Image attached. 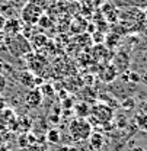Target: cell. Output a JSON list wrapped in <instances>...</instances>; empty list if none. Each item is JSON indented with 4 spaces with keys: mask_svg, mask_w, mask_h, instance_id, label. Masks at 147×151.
Returning a JSON list of instances; mask_svg holds the SVG:
<instances>
[{
    "mask_svg": "<svg viewBox=\"0 0 147 151\" xmlns=\"http://www.w3.org/2000/svg\"><path fill=\"white\" fill-rule=\"evenodd\" d=\"M69 132H70L73 141L85 142L92 134V125L85 118H74L69 125Z\"/></svg>",
    "mask_w": 147,
    "mask_h": 151,
    "instance_id": "cell-1",
    "label": "cell"
},
{
    "mask_svg": "<svg viewBox=\"0 0 147 151\" xmlns=\"http://www.w3.org/2000/svg\"><path fill=\"white\" fill-rule=\"evenodd\" d=\"M91 121L93 124H98V125H105V124H109L114 118V109L109 108V105H105V103H98V105H93L91 108Z\"/></svg>",
    "mask_w": 147,
    "mask_h": 151,
    "instance_id": "cell-2",
    "label": "cell"
},
{
    "mask_svg": "<svg viewBox=\"0 0 147 151\" xmlns=\"http://www.w3.org/2000/svg\"><path fill=\"white\" fill-rule=\"evenodd\" d=\"M42 12H44V9H41V7H38L35 4L26 1L23 4L22 10H20V20L23 23H26V25H31V26L32 25H37L39 18L44 15Z\"/></svg>",
    "mask_w": 147,
    "mask_h": 151,
    "instance_id": "cell-3",
    "label": "cell"
},
{
    "mask_svg": "<svg viewBox=\"0 0 147 151\" xmlns=\"http://www.w3.org/2000/svg\"><path fill=\"white\" fill-rule=\"evenodd\" d=\"M0 125L1 128L3 127H18V121H16V115L15 111L10 109V108H4L0 111Z\"/></svg>",
    "mask_w": 147,
    "mask_h": 151,
    "instance_id": "cell-4",
    "label": "cell"
},
{
    "mask_svg": "<svg viewBox=\"0 0 147 151\" xmlns=\"http://www.w3.org/2000/svg\"><path fill=\"white\" fill-rule=\"evenodd\" d=\"M25 102H26V106L31 108V109L41 106V103H42V93H41V90L38 87H34L32 90H29L26 93Z\"/></svg>",
    "mask_w": 147,
    "mask_h": 151,
    "instance_id": "cell-5",
    "label": "cell"
},
{
    "mask_svg": "<svg viewBox=\"0 0 147 151\" xmlns=\"http://www.w3.org/2000/svg\"><path fill=\"white\" fill-rule=\"evenodd\" d=\"M22 28H23V22L20 19L10 18L9 20H6V23L3 26V31L6 34H9V37H13V35H18L22 31Z\"/></svg>",
    "mask_w": 147,
    "mask_h": 151,
    "instance_id": "cell-6",
    "label": "cell"
},
{
    "mask_svg": "<svg viewBox=\"0 0 147 151\" xmlns=\"http://www.w3.org/2000/svg\"><path fill=\"white\" fill-rule=\"evenodd\" d=\"M88 141H89L91 150H93V151H101L102 147H104V144H105V138L99 132H92L91 137L88 138Z\"/></svg>",
    "mask_w": 147,
    "mask_h": 151,
    "instance_id": "cell-7",
    "label": "cell"
},
{
    "mask_svg": "<svg viewBox=\"0 0 147 151\" xmlns=\"http://www.w3.org/2000/svg\"><path fill=\"white\" fill-rule=\"evenodd\" d=\"M34 78L35 74L32 71H28V70H23L18 74V80L22 86H26V87H35L34 86Z\"/></svg>",
    "mask_w": 147,
    "mask_h": 151,
    "instance_id": "cell-8",
    "label": "cell"
},
{
    "mask_svg": "<svg viewBox=\"0 0 147 151\" xmlns=\"http://www.w3.org/2000/svg\"><path fill=\"white\" fill-rule=\"evenodd\" d=\"M74 112H76V115H77V118H88L89 113H91V106H89L88 103L82 102V103L76 105Z\"/></svg>",
    "mask_w": 147,
    "mask_h": 151,
    "instance_id": "cell-9",
    "label": "cell"
},
{
    "mask_svg": "<svg viewBox=\"0 0 147 151\" xmlns=\"http://www.w3.org/2000/svg\"><path fill=\"white\" fill-rule=\"evenodd\" d=\"M115 77H117V71H115V67H114V65L106 67V68H105V70L101 73V78H102L105 83H109V81H112Z\"/></svg>",
    "mask_w": 147,
    "mask_h": 151,
    "instance_id": "cell-10",
    "label": "cell"
},
{
    "mask_svg": "<svg viewBox=\"0 0 147 151\" xmlns=\"http://www.w3.org/2000/svg\"><path fill=\"white\" fill-rule=\"evenodd\" d=\"M60 139H61V134L58 129H50L47 132V141L50 144H58Z\"/></svg>",
    "mask_w": 147,
    "mask_h": 151,
    "instance_id": "cell-11",
    "label": "cell"
},
{
    "mask_svg": "<svg viewBox=\"0 0 147 151\" xmlns=\"http://www.w3.org/2000/svg\"><path fill=\"white\" fill-rule=\"evenodd\" d=\"M105 42L108 45V48H115L119 42V35L117 34H109L108 37H105Z\"/></svg>",
    "mask_w": 147,
    "mask_h": 151,
    "instance_id": "cell-12",
    "label": "cell"
},
{
    "mask_svg": "<svg viewBox=\"0 0 147 151\" xmlns=\"http://www.w3.org/2000/svg\"><path fill=\"white\" fill-rule=\"evenodd\" d=\"M42 87L39 89L41 90V93H42V96H53L54 94V90H53V87L50 86V84H41Z\"/></svg>",
    "mask_w": 147,
    "mask_h": 151,
    "instance_id": "cell-13",
    "label": "cell"
},
{
    "mask_svg": "<svg viewBox=\"0 0 147 151\" xmlns=\"http://www.w3.org/2000/svg\"><path fill=\"white\" fill-rule=\"evenodd\" d=\"M93 42H98V44H102L104 41H105V37H104V34H101V32H93L92 37Z\"/></svg>",
    "mask_w": 147,
    "mask_h": 151,
    "instance_id": "cell-14",
    "label": "cell"
},
{
    "mask_svg": "<svg viewBox=\"0 0 147 151\" xmlns=\"http://www.w3.org/2000/svg\"><path fill=\"white\" fill-rule=\"evenodd\" d=\"M38 25L42 26V28H48V26H50V19H48V16L42 15V16L39 18V20H38Z\"/></svg>",
    "mask_w": 147,
    "mask_h": 151,
    "instance_id": "cell-15",
    "label": "cell"
},
{
    "mask_svg": "<svg viewBox=\"0 0 147 151\" xmlns=\"http://www.w3.org/2000/svg\"><path fill=\"white\" fill-rule=\"evenodd\" d=\"M32 42H34V47H38V45H39V47H42V45L47 42V38L42 35V37H41V39H39V37H37V35H35V38L32 39Z\"/></svg>",
    "mask_w": 147,
    "mask_h": 151,
    "instance_id": "cell-16",
    "label": "cell"
},
{
    "mask_svg": "<svg viewBox=\"0 0 147 151\" xmlns=\"http://www.w3.org/2000/svg\"><path fill=\"white\" fill-rule=\"evenodd\" d=\"M29 3H32V4H35L38 7H41V9H44L45 6H47V3H48V0H28Z\"/></svg>",
    "mask_w": 147,
    "mask_h": 151,
    "instance_id": "cell-17",
    "label": "cell"
},
{
    "mask_svg": "<svg viewBox=\"0 0 147 151\" xmlns=\"http://www.w3.org/2000/svg\"><path fill=\"white\" fill-rule=\"evenodd\" d=\"M61 106H63V109H72V108H73V100H72L70 97H66Z\"/></svg>",
    "mask_w": 147,
    "mask_h": 151,
    "instance_id": "cell-18",
    "label": "cell"
},
{
    "mask_svg": "<svg viewBox=\"0 0 147 151\" xmlns=\"http://www.w3.org/2000/svg\"><path fill=\"white\" fill-rule=\"evenodd\" d=\"M140 78H141V77H140L138 74H135V73H130V80H131V81L138 83V81H140Z\"/></svg>",
    "mask_w": 147,
    "mask_h": 151,
    "instance_id": "cell-19",
    "label": "cell"
},
{
    "mask_svg": "<svg viewBox=\"0 0 147 151\" xmlns=\"http://www.w3.org/2000/svg\"><path fill=\"white\" fill-rule=\"evenodd\" d=\"M50 121H51V122H54V124H58V122H60V116H58L57 113H54V115H51V116H50Z\"/></svg>",
    "mask_w": 147,
    "mask_h": 151,
    "instance_id": "cell-20",
    "label": "cell"
},
{
    "mask_svg": "<svg viewBox=\"0 0 147 151\" xmlns=\"http://www.w3.org/2000/svg\"><path fill=\"white\" fill-rule=\"evenodd\" d=\"M19 139H20V141H19L20 147H26V145H28V142H26V137H25V135H22Z\"/></svg>",
    "mask_w": 147,
    "mask_h": 151,
    "instance_id": "cell-21",
    "label": "cell"
},
{
    "mask_svg": "<svg viewBox=\"0 0 147 151\" xmlns=\"http://www.w3.org/2000/svg\"><path fill=\"white\" fill-rule=\"evenodd\" d=\"M122 106H124V108H127V109H131V108L134 106V102H133V100H127V102H124V103H122Z\"/></svg>",
    "mask_w": 147,
    "mask_h": 151,
    "instance_id": "cell-22",
    "label": "cell"
},
{
    "mask_svg": "<svg viewBox=\"0 0 147 151\" xmlns=\"http://www.w3.org/2000/svg\"><path fill=\"white\" fill-rule=\"evenodd\" d=\"M4 23H6V18H4V15H1V13H0V29H1V31H3Z\"/></svg>",
    "mask_w": 147,
    "mask_h": 151,
    "instance_id": "cell-23",
    "label": "cell"
},
{
    "mask_svg": "<svg viewBox=\"0 0 147 151\" xmlns=\"http://www.w3.org/2000/svg\"><path fill=\"white\" fill-rule=\"evenodd\" d=\"M58 93H60V97H61V99H66V97H67V92H66V90H60Z\"/></svg>",
    "mask_w": 147,
    "mask_h": 151,
    "instance_id": "cell-24",
    "label": "cell"
},
{
    "mask_svg": "<svg viewBox=\"0 0 147 151\" xmlns=\"http://www.w3.org/2000/svg\"><path fill=\"white\" fill-rule=\"evenodd\" d=\"M4 105H6V102H4V99H3V97H0V111H1V109H4V108H6V106H4Z\"/></svg>",
    "mask_w": 147,
    "mask_h": 151,
    "instance_id": "cell-25",
    "label": "cell"
},
{
    "mask_svg": "<svg viewBox=\"0 0 147 151\" xmlns=\"http://www.w3.org/2000/svg\"><path fill=\"white\" fill-rule=\"evenodd\" d=\"M140 80H141V81H143V83H144V84H146V86H147V71H146V73H144V74H143V77H141Z\"/></svg>",
    "mask_w": 147,
    "mask_h": 151,
    "instance_id": "cell-26",
    "label": "cell"
},
{
    "mask_svg": "<svg viewBox=\"0 0 147 151\" xmlns=\"http://www.w3.org/2000/svg\"><path fill=\"white\" fill-rule=\"evenodd\" d=\"M89 32H95V26L93 25H89Z\"/></svg>",
    "mask_w": 147,
    "mask_h": 151,
    "instance_id": "cell-27",
    "label": "cell"
},
{
    "mask_svg": "<svg viewBox=\"0 0 147 151\" xmlns=\"http://www.w3.org/2000/svg\"><path fill=\"white\" fill-rule=\"evenodd\" d=\"M3 68H4V64L0 61V74H1V71H3Z\"/></svg>",
    "mask_w": 147,
    "mask_h": 151,
    "instance_id": "cell-28",
    "label": "cell"
},
{
    "mask_svg": "<svg viewBox=\"0 0 147 151\" xmlns=\"http://www.w3.org/2000/svg\"><path fill=\"white\" fill-rule=\"evenodd\" d=\"M18 151H28V148H26V147H20Z\"/></svg>",
    "mask_w": 147,
    "mask_h": 151,
    "instance_id": "cell-29",
    "label": "cell"
},
{
    "mask_svg": "<svg viewBox=\"0 0 147 151\" xmlns=\"http://www.w3.org/2000/svg\"><path fill=\"white\" fill-rule=\"evenodd\" d=\"M133 151H144V150H143V148H134Z\"/></svg>",
    "mask_w": 147,
    "mask_h": 151,
    "instance_id": "cell-30",
    "label": "cell"
},
{
    "mask_svg": "<svg viewBox=\"0 0 147 151\" xmlns=\"http://www.w3.org/2000/svg\"><path fill=\"white\" fill-rule=\"evenodd\" d=\"M4 1H9V3H10V1H12V0H4Z\"/></svg>",
    "mask_w": 147,
    "mask_h": 151,
    "instance_id": "cell-31",
    "label": "cell"
}]
</instances>
